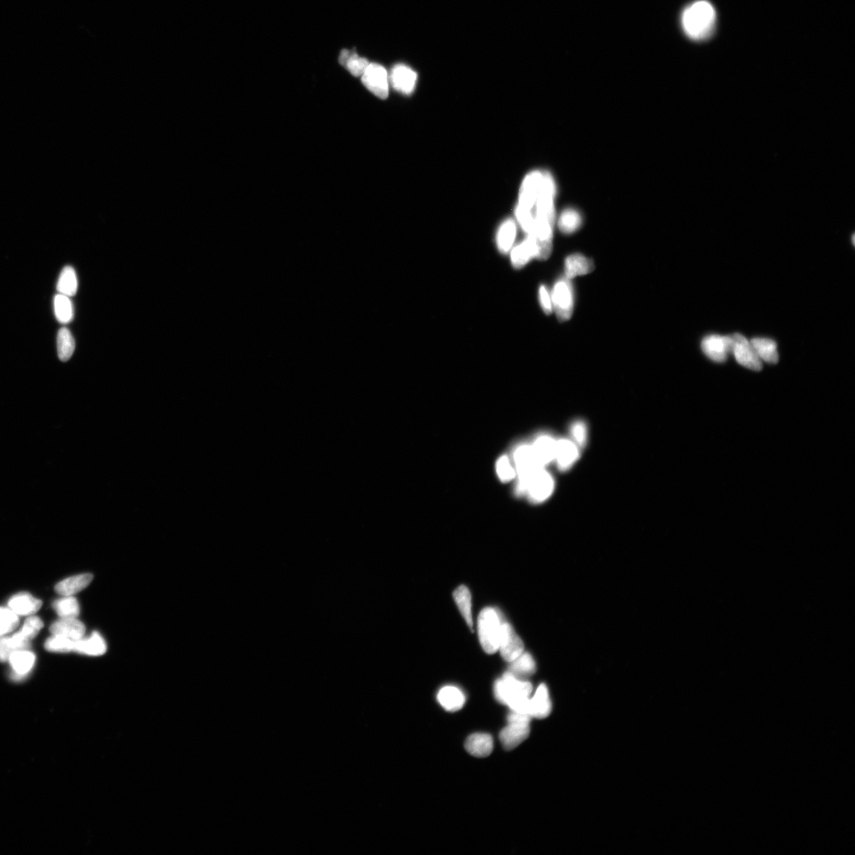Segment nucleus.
Instances as JSON below:
<instances>
[{"mask_svg": "<svg viewBox=\"0 0 855 855\" xmlns=\"http://www.w3.org/2000/svg\"><path fill=\"white\" fill-rule=\"evenodd\" d=\"M540 299L542 309H544L546 314L550 315L553 310L552 301L545 286H541Z\"/></svg>", "mask_w": 855, "mask_h": 855, "instance_id": "41", "label": "nucleus"}, {"mask_svg": "<svg viewBox=\"0 0 855 855\" xmlns=\"http://www.w3.org/2000/svg\"><path fill=\"white\" fill-rule=\"evenodd\" d=\"M44 624L39 617L30 616L25 621L20 633L28 640L35 638L43 628Z\"/></svg>", "mask_w": 855, "mask_h": 855, "instance_id": "37", "label": "nucleus"}, {"mask_svg": "<svg viewBox=\"0 0 855 855\" xmlns=\"http://www.w3.org/2000/svg\"><path fill=\"white\" fill-rule=\"evenodd\" d=\"M554 489L553 477L545 471L544 467L540 468L528 481L526 492L530 499L536 502L547 500L552 495Z\"/></svg>", "mask_w": 855, "mask_h": 855, "instance_id": "8", "label": "nucleus"}, {"mask_svg": "<svg viewBox=\"0 0 855 855\" xmlns=\"http://www.w3.org/2000/svg\"><path fill=\"white\" fill-rule=\"evenodd\" d=\"M438 698L441 706L450 712L463 708L466 702L464 692L453 686H446L440 689Z\"/></svg>", "mask_w": 855, "mask_h": 855, "instance_id": "22", "label": "nucleus"}, {"mask_svg": "<svg viewBox=\"0 0 855 855\" xmlns=\"http://www.w3.org/2000/svg\"><path fill=\"white\" fill-rule=\"evenodd\" d=\"M733 336L709 335L703 340L702 349L707 357L715 362H725L733 352Z\"/></svg>", "mask_w": 855, "mask_h": 855, "instance_id": "9", "label": "nucleus"}, {"mask_svg": "<svg viewBox=\"0 0 855 855\" xmlns=\"http://www.w3.org/2000/svg\"><path fill=\"white\" fill-rule=\"evenodd\" d=\"M533 691L532 684L516 677L509 672H505L495 684L497 700L518 713L528 714V703Z\"/></svg>", "mask_w": 855, "mask_h": 855, "instance_id": "1", "label": "nucleus"}, {"mask_svg": "<svg viewBox=\"0 0 855 855\" xmlns=\"http://www.w3.org/2000/svg\"><path fill=\"white\" fill-rule=\"evenodd\" d=\"M594 270V263L582 254H572L565 262V272L567 279L585 275Z\"/></svg>", "mask_w": 855, "mask_h": 855, "instance_id": "23", "label": "nucleus"}, {"mask_svg": "<svg viewBox=\"0 0 855 855\" xmlns=\"http://www.w3.org/2000/svg\"><path fill=\"white\" fill-rule=\"evenodd\" d=\"M523 650V641L514 627L508 622H502L498 651L503 659L510 663L519 657Z\"/></svg>", "mask_w": 855, "mask_h": 855, "instance_id": "11", "label": "nucleus"}, {"mask_svg": "<svg viewBox=\"0 0 855 855\" xmlns=\"http://www.w3.org/2000/svg\"><path fill=\"white\" fill-rule=\"evenodd\" d=\"M54 311L57 320L61 323H68L74 317V308L70 297L58 294L54 298Z\"/></svg>", "mask_w": 855, "mask_h": 855, "instance_id": "31", "label": "nucleus"}, {"mask_svg": "<svg viewBox=\"0 0 855 855\" xmlns=\"http://www.w3.org/2000/svg\"><path fill=\"white\" fill-rule=\"evenodd\" d=\"M57 289L60 294L68 297L77 294L78 290V279L77 273L72 266H66L61 271Z\"/></svg>", "mask_w": 855, "mask_h": 855, "instance_id": "28", "label": "nucleus"}, {"mask_svg": "<svg viewBox=\"0 0 855 855\" xmlns=\"http://www.w3.org/2000/svg\"><path fill=\"white\" fill-rule=\"evenodd\" d=\"M570 433L573 438V441L575 442L577 446L582 447L585 445L587 440V427L583 422H576L573 424Z\"/></svg>", "mask_w": 855, "mask_h": 855, "instance_id": "39", "label": "nucleus"}, {"mask_svg": "<svg viewBox=\"0 0 855 855\" xmlns=\"http://www.w3.org/2000/svg\"><path fill=\"white\" fill-rule=\"evenodd\" d=\"M370 65V62L365 58H360L355 53H351L344 65L347 70L354 77H361Z\"/></svg>", "mask_w": 855, "mask_h": 855, "instance_id": "36", "label": "nucleus"}, {"mask_svg": "<svg viewBox=\"0 0 855 855\" xmlns=\"http://www.w3.org/2000/svg\"><path fill=\"white\" fill-rule=\"evenodd\" d=\"M76 341L70 329L61 328L58 335V352L62 361H67L74 353Z\"/></svg>", "mask_w": 855, "mask_h": 855, "instance_id": "30", "label": "nucleus"}, {"mask_svg": "<svg viewBox=\"0 0 855 855\" xmlns=\"http://www.w3.org/2000/svg\"><path fill=\"white\" fill-rule=\"evenodd\" d=\"M465 748L474 757H488L494 750V740L490 734L474 733L468 736L465 743Z\"/></svg>", "mask_w": 855, "mask_h": 855, "instance_id": "18", "label": "nucleus"}, {"mask_svg": "<svg viewBox=\"0 0 855 855\" xmlns=\"http://www.w3.org/2000/svg\"><path fill=\"white\" fill-rule=\"evenodd\" d=\"M41 605V601L27 592L16 594L8 601L9 608L18 615H32L40 610Z\"/></svg>", "mask_w": 855, "mask_h": 855, "instance_id": "17", "label": "nucleus"}, {"mask_svg": "<svg viewBox=\"0 0 855 855\" xmlns=\"http://www.w3.org/2000/svg\"><path fill=\"white\" fill-rule=\"evenodd\" d=\"M715 20L713 6L704 0L691 5L684 11L682 18L686 34L696 40L707 39L713 32Z\"/></svg>", "mask_w": 855, "mask_h": 855, "instance_id": "2", "label": "nucleus"}, {"mask_svg": "<svg viewBox=\"0 0 855 855\" xmlns=\"http://www.w3.org/2000/svg\"><path fill=\"white\" fill-rule=\"evenodd\" d=\"M18 651L11 637L0 639V661L8 660L11 655Z\"/></svg>", "mask_w": 855, "mask_h": 855, "instance_id": "40", "label": "nucleus"}, {"mask_svg": "<svg viewBox=\"0 0 855 855\" xmlns=\"http://www.w3.org/2000/svg\"><path fill=\"white\" fill-rule=\"evenodd\" d=\"M551 301L559 320L563 322L570 320L573 312V293L569 279H561L555 284Z\"/></svg>", "mask_w": 855, "mask_h": 855, "instance_id": "5", "label": "nucleus"}, {"mask_svg": "<svg viewBox=\"0 0 855 855\" xmlns=\"http://www.w3.org/2000/svg\"><path fill=\"white\" fill-rule=\"evenodd\" d=\"M453 597L457 603L462 616L464 617L468 627H473L471 613V595L470 590L464 585H461L455 590Z\"/></svg>", "mask_w": 855, "mask_h": 855, "instance_id": "27", "label": "nucleus"}, {"mask_svg": "<svg viewBox=\"0 0 855 855\" xmlns=\"http://www.w3.org/2000/svg\"><path fill=\"white\" fill-rule=\"evenodd\" d=\"M538 247L533 237L528 236L521 244L517 246L511 252V261L516 268L526 265L533 258H537Z\"/></svg>", "mask_w": 855, "mask_h": 855, "instance_id": "24", "label": "nucleus"}, {"mask_svg": "<svg viewBox=\"0 0 855 855\" xmlns=\"http://www.w3.org/2000/svg\"><path fill=\"white\" fill-rule=\"evenodd\" d=\"M93 577L91 573L70 577L61 580L55 586V590L61 596H73L86 589L92 582Z\"/></svg>", "mask_w": 855, "mask_h": 855, "instance_id": "20", "label": "nucleus"}, {"mask_svg": "<svg viewBox=\"0 0 855 855\" xmlns=\"http://www.w3.org/2000/svg\"><path fill=\"white\" fill-rule=\"evenodd\" d=\"M750 342L761 360L769 364L778 363L779 357L775 341L769 339L756 338L752 339Z\"/></svg>", "mask_w": 855, "mask_h": 855, "instance_id": "25", "label": "nucleus"}, {"mask_svg": "<svg viewBox=\"0 0 855 855\" xmlns=\"http://www.w3.org/2000/svg\"><path fill=\"white\" fill-rule=\"evenodd\" d=\"M35 655L28 650L17 651L12 653L8 659L15 679L20 680L32 670L35 663Z\"/></svg>", "mask_w": 855, "mask_h": 855, "instance_id": "19", "label": "nucleus"}, {"mask_svg": "<svg viewBox=\"0 0 855 855\" xmlns=\"http://www.w3.org/2000/svg\"><path fill=\"white\" fill-rule=\"evenodd\" d=\"M362 83L374 95L385 99L389 95V74L385 68L378 64H370L361 76Z\"/></svg>", "mask_w": 855, "mask_h": 855, "instance_id": "7", "label": "nucleus"}, {"mask_svg": "<svg viewBox=\"0 0 855 855\" xmlns=\"http://www.w3.org/2000/svg\"><path fill=\"white\" fill-rule=\"evenodd\" d=\"M582 217L579 212L573 209H568L561 212L559 219V228L561 233L572 234L582 226Z\"/></svg>", "mask_w": 855, "mask_h": 855, "instance_id": "29", "label": "nucleus"}, {"mask_svg": "<svg viewBox=\"0 0 855 855\" xmlns=\"http://www.w3.org/2000/svg\"><path fill=\"white\" fill-rule=\"evenodd\" d=\"M552 704L547 685L541 684L528 703V714L532 719H544L551 714Z\"/></svg>", "mask_w": 855, "mask_h": 855, "instance_id": "12", "label": "nucleus"}, {"mask_svg": "<svg viewBox=\"0 0 855 855\" xmlns=\"http://www.w3.org/2000/svg\"><path fill=\"white\" fill-rule=\"evenodd\" d=\"M502 621L495 608H485L478 616V633L481 645L485 653H495L499 648Z\"/></svg>", "mask_w": 855, "mask_h": 855, "instance_id": "3", "label": "nucleus"}, {"mask_svg": "<svg viewBox=\"0 0 855 855\" xmlns=\"http://www.w3.org/2000/svg\"><path fill=\"white\" fill-rule=\"evenodd\" d=\"M516 235V227L514 221L511 220L505 221L497 234V245L502 252L507 253L509 251Z\"/></svg>", "mask_w": 855, "mask_h": 855, "instance_id": "33", "label": "nucleus"}, {"mask_svg": "<svg viewBox=\"0 0 855 855\" xmlns=\"http://www.w3.org/2000/svg\"><path fill=\"white\" fill-rule=\"evenodd\" d=\"M53 607L61 618H77L80 613L79 602L72 596L59 599L53 603Z\"/></svg>", "mask_w": 855, "mask_h": 855, "instance_id": "32", "label": "nucleus"}, {"mask_svg": "<svg viewBox=\"0 0 855 855\" xmlns=\"http://www.w3.org/2000/svg\"><path fill=\"white\" fill-rule=\"evenodd\" d=\"M509 672L517 678L526 679L533 676L536 671V665L532 655L523 652L519 657L510 663Z\"/></svg>", "mask_w": 855, "mask_h": 855, "instance_id": "26", "label": "nucleus"}, {"mask_svg": "<svg viewBox=\"0 0 855 855\" xmlns=\"http://www.w3.org/2000/svg\"><path fill=\"white\" fill-rule=\"evenodd\" d=\"M530 720L532 717L528 714L511 710L507 719L508 725L500 733V740L505 750H514L528 738Z\"/></svg>", "mask_w": 855, "mask_h": 855, "instance_id": "4", "label": "nucleus"}, {"mask_svg": "<svg viewBox=\"0 0 855 855\" xmlns=\"http://www.w3.org/2000/svg\"><path fill=\"white\" fill-rule=\"evenodd\" d=\"M18 615L10 608H0V637L13 632L18 626Z\"/></svg>", "mask_w": 855, "mask_h": 855, "instance_id": "35", "label": "nucleus"}, {"mask_svg": "<svg viewBox=\"0 0 855 855\" xmlns=\"http://www.w3.org/2000/svg\"><path fill=\"white\" fill-rule=\"evenodd\" d=\"M107 651L103 637L97 632H93L89 638L81 639L74 641V651L89 655V656H102Z\"/></svg>", "mask_w": 855, "mask_h": 855, "instance_id": "21", "label": "nucleus"}, {"mask_svg": "<svg viewBox=\"0 0 855 855\" xmlns=\"http://www.w3.org/2000/svg\"><path fill=\"white\" fill-rule=\"evenodd\" d=\"M390 79L396 91L410 95L415 89L417 74L407 65H397L393 67Z\"/></svg>", "mask_w": 855, "mask_h": 855, "instance_id": "13", "label": "nucleus"}, {"mask_svg": "<svg viewBox=\"0 0 855 855\" xmlns=\"http://www.w3.org/2000/svg\"><path fill=\"white\" fill-rule=\"evenodd\" d=\"M516 473L519 477L518 489L526 492L528 481L533 474L542 468L535 457L532 446L523 445L517 449L514 455Z\"/></svg>", "mask_w": 855, "mask_h": 855, "instance_id": "6", "label": "nucleus"}, {"mask_svg": "<svg viewBox=\"0 0 855 855\" xmlns=\"http://www.w3.org/2000/svg\"><path fill=\"white\" fill-rule=\"evenodd\" d=\"M74 641L66 637L53 634L48 639L45 647L49 652L68 653L74 651Z\"/></svg>", "mask_w": 855, "mask_h": 855, "instance_id": "34", "label": "nucleus"}, {"mask_svg": "<svg viewBox=\"0 0 855 855\" xmlns=\"http://www.w3.org/2000/svg\"><path fill=\"white\" fill-rule=\"evenodd\" d=\"M497 472L498 476L500 477L503 482H509V481L514 479L516 474L514 466L511 465L507 457H503L498 460Z\"/></svg>", "mask_w": 855, "mask_h": 855, "instance_id": "38", "label": "nucleus"}, {"mask_svg": "<svg viewBox=\"0 0 855 855\" xmlns=\"http://www.w3.org/2000/svg\"><path fill=\"white\" fill-rule=\"evenodd\" d=\"M50 632L53 634L64 636L73 641H77L84 638L86 627L84 624L78 620L77 618H62L60 620L52 624V626L50 627Z\"/></svg>", "mask_w": 855, "mask_h": 855, "instance_id": "14", "label": "nucleus"}, {"mask_svg": "<svg viewBox=\"0 0 855 855\" xmlns=\"http://www.w3.org/2000/svg\"><path fill=\"white\" fill-rule=\"evenodd\" d=\"M578 457L579 450L575 442L568 439L557 440L554 461L556 462L559 470L570 469L576 463Z\"/></svg>", "mask_w": 855, "mask_h": 855, "instance_id": "15", "label": "nucleus"}, {"mask_svg": "<svg viewBox=\"0 0 855 855\" xmlns=\"http://www.w3.org/2000/svg\"><path fill=\"white\" fill-rule=\"evenodd\" d=\"M556 448L557 440L548 435L540 436L532 445L535 457L542 467L554 461Z\"/></svg>", "mask_w": 855, "mask_h": 855, "instance_id": "16", "label": "nucleus"}, {"mask_svg": "<svg viewBox=\"0 0 855 855\" xmlns=\"http://www.w3.org/2000/svg\"><path fill=\"white\" fill-rule=\"evenodd\" d=\"M732 336L734 341L732 353L736 361L748 370H762V360L759 358L756 351H754L751 342L741 334H735Z\"/></svg>", "mask_w": 855, "mask_h": 855, "instance_id": "10", "label": "nucleus"}]
</instances>
